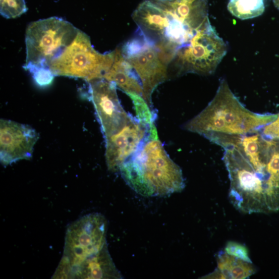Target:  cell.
<instances>
[{
    "instance_id": "obj_1",
    "label": "cell",
    "mask_w": 279,
    "mask_h": 279,
    "mask_svg": "<svg viewBox=\"0 0 279 279\" xmlns=\"http://www.w3.org/2000/svg\"><path fill=\"white\" fill-rule=\"evenodd\" d=\"M228 173V198L245 214L279 211V139L261 128L224 149Z\"/></svg>"
},
{
    "instance_id": "obj_2",
    "label": "cell",
    "mask_w": 279,
    "mask_h": 279,
    "mask_svg": "<svg viewBox=\"0 0 279 279\" xmlns=\"http://www.w3.org/2000/svg\"><path fill=\"white\" fill-rule=\"evenodd\" d=\"M275 114H259L248 110L223 79L213 100L183 126L224 149L240 138L271 123Z\"/></svg>"
},
{
    "instance_id": "obj_3",
    "label": "cell",
    "mask_w": 279,
    "mask_h": 279,
    "mask_svg": "<svg viewBox=\"0 0 279 279\" xmlns=\"http://www.w3.org/2000/svg\"><path fill=\"white\" fill-rule=\"evenodd\" d=\"M119 172L143 197L171 195L185 187L180 167L169 157L159 138L149 135L138 151L120 167Z\"/></svg>"
},
{
    "instance_id": "obj_4",
    "label": "cell",
    "mask_w": 279,
    "mask_h": 279,
    "mask_svg": "<svg viewBox=\"0 0 279 279\" xmlns=\"http://www.w3.org/2000/svg\"><path fill=\"white\" fill-rule=\"evenodd\" d=\"M79 30L71 23L56 17L30 23L26 34L27 56L23 68L29 72L50 69L52 60L74 41Z\"/></svg>"
},
{
    "instance_id": "obj_5",
    "label": "cell",
    "mask_w": 279,
    "mask_h": 279,
    "mask_svg": "<svg viewBox=\"0 0 279 279\" xmlns=\"http://www.w3.org/2000/svg\"><path fill=\"white\" fill-rule=\"evenodd\" d=\"M115 54V51L104 54L97 52L89 36L79 30L74 41L52 60L49 68L55 76L81 78L89 82L104 79L114 63Z\"/></svg>"
},
{
    "instance_id": "obj_6",
    "label": "cell",
    "mask_w": 279,
    "mask_h": 279,
    "mask_svg": "<svg viewBox=\"0 0 279 279\" xmlns=\"http://www.w3.org/2000/svg\"><path fill=\"white\" fill-rule=\"evenodd\" d=\"M227 49L226 44L208 20L190 42L177 52L173 60L177 75L214 74Z\"/></svg>"
},
{
    "instance_id": "obj_7",
    "label": "cell",
    "mask_w": 279,
    "mask_h": 279,
    "mask_svg": "<svg viewBox=\"0 0 279 279\" xmlns=\"http://www.w3.org/2000/svg\"><path fill=\"white\" fill-rule=\"evenodd\" d=\"M120 48L121 52L141 82L143 98L152 108L155 90L168 78V63L157 47L138 30Z\"/></svg>"
},
{
    "instance_id": "obj_8",
    "label": "cell",
    "mask_w": 279,
    "mask_h": 279,
    "mask_svg": "<svg viewBox=\"0 0 279 279\" xmlns=\"http://www.w3.org/2000/svg\"><path fill=\"white\" fill-rule=\"evenodd\" d=\"M108 223L95 213L85 215L71 223L66 230L63 257L58 266L68 267L98 253L107 244Z\"/></svg>"
},
{
    "instance_id": "obj_9",
    "label": "cell",
    "mask_w": 279,
    "mask_h": 279,
    "mask_svg": "<svg viewBox=\"0 0 279 279\" xmlns=\"http://www.w3.org/2000/svg\"><path fill=\"white\" fill-rule=\"evenodd\" d=\"M162 9L167 33L175 39L191 40L209 20L207 0H156Z\"/></svg>"
},
{
    "instance_id": "obj_10",
    "label": "cell",
    "mask_w": 279,
    "mask_h": 279,
    "mask_svg": "<svg viewBox=\"0 0 279 279\" xmlns=\"http://www.w3.org/2000/svg\"><path fill=\"white\" fill-rule=\"evenodd\" d=\"M89 83V98L94 106L105 139L122 130L132 116L121 105L114 83L105 79Z\"/></svg>"
},
{
    "instance_id": "obj_11",
    "label": "cell",
    "mask_w": 279,
    "mask_h": 279,
    "mask_svg": "<svg viewBox=\"0 0 279 279\" xmlns=\"http://www.w3.org/2000/svg\"><path fill=\"white\" fill-rule=\"evenodd\" d=\"M150 130L132 117L122 130L105 138V156L109 170L119 172L120 167L139 149Z\"/></svg>"
},
{
    "instance_id": "obj_12",
    "label": "cell",
    "mask_w": 279,
    "mask_h": 279,
    "mask_svg": "<svg viewBox=\"0 0 279 279\" xmlns=\"http://www.w3.org/2000/svg\"><path fill=\"white\" fill-rule=\"evenodd\" d=\"M39 134L31 127L1 119L0 159L5 166L18 161L30 160Z\"/></svg>"
},
{
    "instance_id": "obj_13",
    "label": "cell",
    "mask_w": 279,
    "mask_h": 279,
    "mask_svg": "<svg viewBox=\"0 0 279 279\" xmlns=\"http://www.w3.org/2000/svg\"><path fill=\"white\" fill-rule=\"evenodd\" d=\"M53 279H122L106 246L101 251L75 265L58 267Z\"/></svg>"
},
{
    "instance_id": "obj_14",
    "label": "cell",
    "mask_w": 279,
    "mask_h": 279,
    "mask_svg": "<svg viewBox=\"0 0 279 279\" xmlns=\"http://www.w3.org/2000/svg\"><path fill=\"white\" fill-rule=\"evenodd\" d=\"M115 52L114 63L104 79L114 83L126 94L136 93L143 97L142 84L135 71L125 60L120 48H116Z\"/></svg>"
},
{
    "instance_id": "obj_15",
    "label": "cell",
    "mask_w": 279,
    "mask_h": 279,
    "mask_svg": "<svg viewBox=\"0 0 279 279\" xmlns=\"http://www.w3.org/2000/svg\"><path fill=\"white\" fill-rule=\"evenodd\" d=\"M216 260L217 269L221 273L223 279H245L256 272L252 263L230 256L224 251L217 253Z\"/></svg>"
},
{
    "instance_id": "obj_16",
    "label": "cell",
    "mask_w": 279,
    "mask_h": 279,
    "mask_svg": "<svg viewBox=\"0 0 279 279\" xmlns=\"http://www.w3.org/2000/svg\"><path fill=\"white\" fill-rule=\"evenodd\" d=\"M227 9L232 15L240 19L256 18L264 13V0H229Z\"/></svg>"
},
{
    "instance_id": "obj_17",
    "label": "cell",
    "mask_w": 279,
    "mask_h": 279,
    "mask_svg": "<svg viewBox=\"0 0 279 279\" xmlns=\"http://www.w3.org/2000/svg\"><path fill=\"white\" fill-rule=\"evenodd\" d=\"M126 94L134 105L139 122L150 129L155 126V112L143 97L136 93H129Z\"/></svg>"
},
{
    "instance_id": "obj_18",
    "label": "cell",
    "mask_w": 279,
    "mask_h": 279,
    "mask_svg": "<svg viewBox=\"0 0 279 279\" xmlns=\"http://www.w3.org/2000/svg\"><path fill=\"white\" fill-rule=\"evenodd\" d=\"M27 11L25 0H0V11L5 18H16Z\"/></svg>"
},
{
    "instance_id": "obj_19",
    "label": "cell",
    "mask_w": 279,
    "mask_h": 279,
    "mask_svg": "<svg viewBox=\"0 0 279 279\" xmlns=\"http://www.w3.org/2000/svg\"><path fill=\"white\" fill-rule=\"evenodd\" d=\"M224 251L230 256L252 263L248 248L244 245L238 243L237 242L228 241L225 247Z\"/></svg>"
},
{
    "instance_id": "obj_20",
    "label": "cell",
    "mask_w": 279,
    "mask_h": 279,
    "mask_svg": "<svg viewBox=\"0 0 279 279\" xmlns=\"http://www.w3.org/2000/svg\"><path fill=\"white\" fill-rule=\"evenodd\" d=\"M30 72L36 83L42 87L49 86L55 77L51 70L47 68L35 69Z\"/></svg>"
},
{
    "instance_id": "obj_21",
    "label": "cell",
    "mask_w": 279,
    "mask_h": 279,
    "mask_svg": "<svg viewBox=\"0 0 279 279\" xmlns=\"http://www.w3.org/2000/svg\"><path fill=\"white\" fill-rule=\"evenodd\" d=\"M261 131L266 135L279 139V113L272 122L261 128Z\"/></svg>"
},
{
    "instance_id": "obj_22",
    "label": "cell",
    "mask_w": 279,
    "mask_h": 279,
    "mask_svg": "<svg viewBox=\"0 0 279 279\" xmlns=\"http://www.w3.org/2000/svg\"><path fill=\"white\" fill-rule=\"evenodd\" d=\"M273 2L276 7L279 10V0H273Z\"/></svg>"
}]
</instances>
